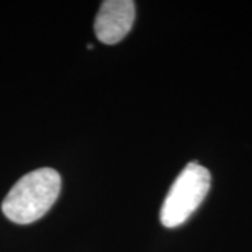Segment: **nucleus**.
Segmentation results:
<instances>
[{
    "mask_svg": "<svg viewBox=\"0 0 252 252\" xmlns=\"http://www.w3.org/2000/svg\"><path fill=\"white\" fill-rule=\"evenodd\" d=\"M61 187V175L54 168L28 172L13 185L3 200V215L17 224L34 223L54 206Z\"/></svg>",
    "mask_w": 252,
    "mask_h": 252,
    "instance_id": "obj_1",
    "label": "nucleus"
},
{
    "mask_svg": "<svg viewBox=\"0 0 252 252\" xmlns=\"http://www.w3.org/2000/svg\"><path fill=\"white\" fill-rule=\"evenodd\" d=\"M135 21V3L132 0L102 1L94 23V32L102 44L114 45L122 41Z\"/></svg>",
    "mask_w": 252,
    "mask_h": 252,
    "instance_id": "obj_3",
    "label": "nucleus"
},
{
    "mask_svg": "<svg viewBox=\"0 0 252 252\" xmlns=\"http://www.w3.org/2000/svg\"><path fill=\"white\" fill-rule=\"evenodd\" d=\"M212 177L207 168L192 161L174 181L160 212L161 224L174 228L184 224L200 206L210 189Z\"/></svg>",
    "mask_w": 252,
    "mask_h": 252,
    "instance_id": "obj_2",
    "label": "nucleus"
}]
</instances>
